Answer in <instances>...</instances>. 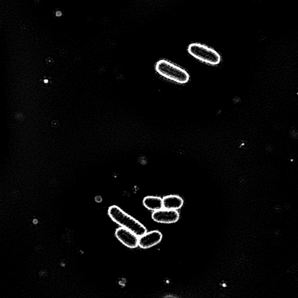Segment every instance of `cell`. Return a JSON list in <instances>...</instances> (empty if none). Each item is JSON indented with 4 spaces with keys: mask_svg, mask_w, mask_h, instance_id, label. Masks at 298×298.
I'll list each match as a JSON object with an SVG mask.
<instances>
[{
    "mask_svg": "<svg viewBox=\"0 0 298 298\" xmlns=\"http://www.w3.org/2000/svg\"><path fill=\"white\" fill-rule=\"evenodd\" d=\"M163 207L166 209L178 210L184 204V200L178 195H168L163 198Z\"/></svg>",
    "mask_w": 298,
    "mask_h": 298,
    "instance_id": "52a82bcc",
    "label": "cell"
},
{
    "mask_svg": "<svg viewBox=\"0 0 298 298\" xmlns=\"http://www.w3.org/2000/svg\"><path fill=\"white\" fill-rule=\"evenodd\" d=\"M115 236L126 247L134 249L139 246V237L124 227H121L115 231Z\"/></svg>",
    "mask_w": 298,
    "mask_h": 298,
    "instance_id": "277c9868",
    "label": "cell"
},
{
    "mask_svg": "<svg viewBox=\"0 0 298 298\" xmlns=\"http://www.w3.org/2000/svg\"><path fill=\"white\" fill-rule=\"evenodd\" d=\"M143 203L147 209L154 211L161 210L163 207V199L160 197L147 196L144 197Z\"/></svg>",
    "mask_w": 298,
    "mask_h": 298,
    "instance_id": "ba28073f",
    "label": "cell"
},
{
    "mask_svg": "<svg viewBox=\"0 0 298 298\" xmlns=\"http://www.w3.org/2000/svg\"><path fill=\"white\" fill-rule=\"evenodd\" d=\"M155 69L160 76L179 84L188 83L190 79L185 69L166 59H160L156 63Z\"/></svg>",
    "mask_w": 298,
    "mask_h": 298,
    "instance_id": "7a4b0ae2",
    "label": "cell"
},
{
    "mask_svg": "<svg viewBox=\"0 0 298 298\" xmlns=\"http://www.w3.org/2000/svg\"><path fill=\"white\" fill-rule=\"evenodd\" d=\"M152 218L156 222L163 224L176 222L180 218V214L176 210L161 209L154 211Z\"/></svg>",
    "mask_w": 298,
    "mask_h": 298,
    "instance_id": "5b68a950",
    "label": "cell"
},
{
    "mask_svg": "<svg viewBox=\"0 0 298 298\" xmlns=\"http://www.w3.org/2000/svg\"><path fill=\"white\" fill-rule=\"evenodd\" d=\"M108 213L112 220L119 226L131 231L139 237L147 233L146 228L142 224L125 213L120 207L112 206L109 207Z\"/></svg>",
    "mask_w": 298,
    "mask_h": 298,
    "instance_id": "6da1fadb",
    "label": "cell"
},
{
    "mask_svg": "<svg viewBox=\"0 0 298 298\" xmlns=\"http://www.w3.org/2000/svg\"><path fill=\"white\" fill-rule=\"evenodd\" d=\"M162 238L163 235L159 231H152L139 237V246L143 249L151 248L159 244Z\"/></svg>",
    "mask_w": 298,
    "mask_h": 298,
    "instance_id": "8992f818",
    "label": "cell"
},
{
    "mask_svg": "<svg viewBox=\"0 0 298 298\" xmlns=\"http://www.w3.org/2000/svg\"><path fill=\"white\" fill-rule=\"evenodd\" d=\"M190 55L198 60L211 65H217L220 63V54L213 48L201 43H192L188 48Z\"/></svg>",
    "mask_w": 298,
    "mask_h": 298,
    "instance_id": "3957f363",
    "label": "cell"
}]
</instances>
